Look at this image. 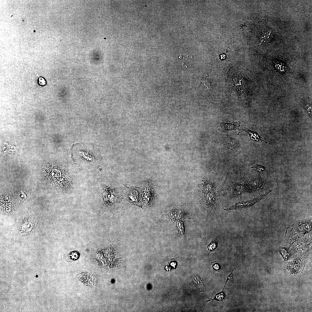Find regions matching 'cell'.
<instances>
[{"instance_id":"6da1fadb","label":"cell","mask_w":312,"mask_h":312,"mask_svg":"<svg viewBox=\"0 0 312 312\" xmlns=\"http://www.w3.org/2000/svg\"><path fill=\"white\" fill-rule=\"evenodd\" d=\"M222 152L234 156L238 155L241 152V144L236 138L230 137L226 134L220 143Z\"/></svg>"},{"instance_id":"7a4b0ae2","label":"cell","mask_w":312,"mask_h":312,"mask_svg":"<svg viewBox=\"0 0 312 312\" xmlns=\"http://www.w3.org/2000/svg\"><path fill=\"white\" fill-rule=\"evenodd\" d=\"M73 153L75 161L81 165H91L96 161V155L92 150L79 148L74 150Z\"/></svg>"},{"instance_id":"3957f363","label":"cell","mask_w":312,"mask_h":312,"mask_svg":"<svg viewBox=\"0 0 312 312\" xmlns=\"http://www.w3.org/2000/svg\"><path fill=\"white\" fill-rule=\"evenodd\" d=\"M155 189L152 183L147 181L143 183L141 198V204L143 206L148 207L153 203L156 197Z\"/></svg>"},{"instance_id":"277c9868","label":"cell","mask_w":312,"mask_h":312,"mask_svg":"<svg viewBox=\"0 0 312 312\" xmlns=\"http://www.w3.org/2000/svg\"><path fill=\"white\" fill-rule=\"evenodd\" d=\"M204 194L200 197V201L202 204L208 209H212L217 205L216 198L213 193L211 192L203 193Z\"/></svg>"},{"instance_id":"5b68a950","label":"cell","mask_w":312,"mask_h":312,"mask_svg":"<svg viewBox=\"0 0 312 312\" xmlns=\"http://www.w3.org/2000/svg\"><path fill=\"white\" fill-rule=\"evenodd\" d=\"M240 124V121H233L231 123L222 122L220 124V127L218 129L221 132L225 133L233 130H237L239 131Z\"/></svg>"},{"instance_id":"8992f818","label":"cell","mask_w":312,"mask_h":312,"mask_svg":"<svg viewBox=\"0 0 312 312\" xmlns=\"http://www.w3.org/2000/svg\"><path fill=\"white\" fill-rule=\"evenodd\" d=\"M193 281L194 286L199 291L201 292H206L201 277L194 274L193 275Z\"/></svg>"},{"instance_id":"52a82bcc","label":"cell","mask_w":312,"mask_h":312,"mask_svg":"<svg viewBox=\"0 0 312 312\" xmlns=\"http://www.w3.org/2000/svg\"><path fill=\"white\" fill-rule=\"evenodd\" d=\"M218 241L217 238L213 239L210 243L208 245L207 247L209 251V254L215 250L218 247Z\"/></svg>"},{"instance_id":"ba28073f","label":"cell","mask_w":312,"mask_h":312,"mask_svg":"<svg viewBox=\"0 0 312 312\" xmlns=\"http://www.w3.org/2000/svg\"><path fill=\"white\" fill-rule=\"evenodd\" d=\"M129 192V197L131 200L133 201H136L138 194V191L136 189L133 188L130 190Z\"/></svg>"},{"instance_id":"9c48e42d","label":"cell","mask_w":312,"mask_h":312,"mask_svg":"<svg viewBox=\"0 0 312 312\" xmlns=\"http://www.w3.org/2000/svg\"><path fill=\"white\" fill-rule=\"evenodd\" d=\"M225 297L226 296H225V294L224 293H223L222 292H221V293H220L217 294L215 296V297L213 299H210L207 300L206 301V302H208L209 301L211 300H216L217 301H219L225 299Z\"/></svg>"},{"instance_id":"30bf717a","label":"cell","mask_w":312,"mask_h":312,"mask_svg":"<svg viewBox=\"0 0 312 312\" xmlns=\"http://www.w3.org/2000/svg\"><path fill=\"white\" fill-rule=\"evenodd\" d=\"M202 85L203 88L205 89V90L209 91L211 90V86L210 85L209 83L208 80H203L202 82Z\"/></svg>"},{"instance_id":"8fae6325","label":"cell","mask_w":312,"mask_h":312,"mask_svg":"<svg viewBox=\"0 0 312 312\" xmlns=\"http://www.w3.org/2000/svg\"><path fill=\"white\" fill-rule=\"evenodd\" d=\"M177 225L179 232L183 235L184 234V232L182 222L181 221H177Z\"/></svg>"},{"instance_id":"7c38bea8","label":"cell","mask_w":312,"mask_h":312,"mask_svg":"<svg viewBox=\"0 0 312 312\" xmlns=\"http://www.w3.org/2000/svg\"><path fill=\"white\" fill-rule=\"evenodd\" d=\"M213 268L216 271H220L221 270V267L219 264L217 263H215L213 265Z\"/></svg>"},{"instance_id":"4fadbf2b","label":"cell","mask_w":312,"mask_h":312,"mask_svg":"<svg viewBox=\"0 0 312 312\" xmlns=\"http://www.w3.org/2000/svg\"><path fill=\"white\" fill-rule=\"evenodd\" d=\"M280 251L283 254L284 256V257L285 258V259L287 258V257L288 255V254H287V251L285 250L284 249L280 248Z\"/></svg>"}]
</instances>
